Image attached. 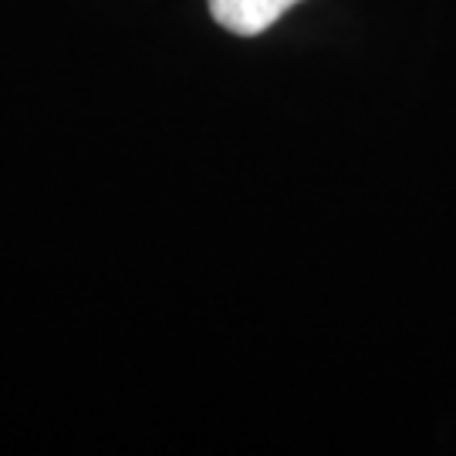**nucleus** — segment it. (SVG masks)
I'll return each mask as SVG.
<instances>
[{
    "mask_svg": "<svg viewBox=\"0 0 456 456\" xmlns=\"http://www.w3.org/2000/svg\"><path fill=\"white\" fill-rule=\"evenodd\" d=\"M207 4L220 28L240 34V37H254V34L267 31L301 0H207Z\"/></svg>",
    "mask_w": 456,
    "mask_h": 456,
    "instance_id": "1",
    "label": "nucleus"
}]
</instances>
